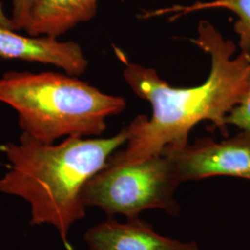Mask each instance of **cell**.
I'll return each mask as SVG.
<instances>
[{"mask_svg":"<svg viewBox=\"0 0 250 250\" xmlns=\"http://www.w3.org/2000/svg\"><path fill=\"white\" fill-rule=\"evenodd\" d=\"M190 41L211 61L208 76L198 86L176 88L154 69L125 64V82L135 95L151 104L152 116L134 118L135 128L126 148L112 154L118 161L135 163L161 154L165 147L184 148L192 129L203 121L228 136L226 117L241 103L249 88L250 54L241 51L233 57L235 44L206 20L199 21L197 37Z\"/></svg>","mask_w":250,"mask_h":250,"instance_id":"6da1fadb","label":"cell"},{"mask_svg":"<svg viewBox=\"0 0 250 250\" xmlns=\"http://www.w3.org/2000/svg\"><path fill=\"white\" fill-rule=\"evenodd\" d=\"M134 128L133 120L110 137L70 136L60 144L43 143L21 134L18 142L2 147L9 169L0 179V192L25 200L31 224L53 226L71 250L70 230L85 216L83 189L127 143Z\"/></svg>","mask_w":250,"mask_h":250,"instance_id":"7a4b0ae2","label":"cell"},{"mask_svg":"<svg viewBox=\"0 0 250 250\" xmlns=\"http://www.w3.org/2000/svg\"><path fill=\"white\" fill-rule=\"evenodd\" d=\"M0 102L15 110L22 134L43 143L62 137L99 136L107 120L122 113L126 101L76 76L58 72H6Z\"/></svg>","mask_w":250,"mask_h":250,"instance_id":"3957f363","label":"cell"},{"mask_svg":"<svg viewBox=\"0 0 250 250\" xmlns=\"http://www.w3.org/2000/svg\"><path fill=\"white\" fill-rule=\"evenodd\" d=\"M181 184L172 163L164 154L146 161L125 163L112 155L105 166L85 184L82 192L84 206L97 207L108 216L138 218L147 209L178 215L175 191Z\"/></svg>","mask_w":250,"mask_h":250,"instance_id":"277c9868","label":"cell"},{"mask_svg":"<svg viewBox=\"0 0 250 250\" xmlns=\"http://www.w3.org/2000/svg\"><path fill=\"white\" fill-rule=\"evenodd\" d=\"M179 183L213 176H230L250 181V134H238L215 142L209 137L198 138L181 149L165 147Z\"/></svg>","mask_w":250,"mask_h":250,"instance_id":"5b68a950","label":"cell"},{"mask_svg":"<svg viewBox=\"0 0 250 250\" xmlns=\"http://www.w3.org/2000/svg\"><path fill=\"white\" fill-rule=\"evenodd\" d=\"M0 59L50 65L72 76L84 73L89 64L76 42L54 36H22L4 27H0Z\"/></svg>","mask_w":250,"mask_h":250,"instance_id":"8992f818","label":"cell"},{"mask_svg":"<svg viewBox=\"0 0 250 250\" xmlns=\"http://www.w3.org/2000/svg\"><path fill=\"white\" fill-rule=\"evenodd\" d=\"M83 239L88 250H201L196 242L161 235L139 217L125 223L108 219L89 228Z\"/></svg>","mask_w":250,"mask_h":250,"instance_id":"52a82bcc","label":"cell"},{"mask_svg":"<svg viewBox=\"0 0 250 250\" xmlns=\"http://www.w3.org/2000/svg\"><path fill=\"white\" fill-rule=\"evenodd\" d=\"M100 0H38L24 30L29 36L60 37L97 15Z\"/></svg>","mask_w":250,"mask_h":250,"instance_id":"ba28073f","label":"cell"},{"mask_svg":"<svg viewBox=\"0 0 250 250\" xmlns=\"http://www.w3.org/2000/svg\"><path fill=\"white\" fill-rule=\"evenodd\" d=\"M214 9H228L237 16L233 28L239 37L238 45L241 51L248 53L250 45V0H211L208 2H195L188 6L173 5L162 9L143 10L138 15V18L149 20L170 15L169 20L172 21L190 13Z\"/></svg>","mask_w":250,"mask_h":250,"instance_id":"9c48e42d","label":"cell"},{"mask_svg":"<svg viewBox=\"0 0 250 250\" xmlns=\"http://www.w3.org/2000/svg\"><path fill=\"white\" fill-rule=\"evenodd\" d=\"M250 54V45L248 49ZM226 124L233 125L241 131L250 134V74L249 88L241 103L232 108L226 117Z\"/></svg>","mask_w":250,"mask_h":250,"instance_id":"30bf717a","label":"cell"},{"mask_svg":"<svg viewBox=\"0 0 250 250\" xmlns=\"http://www.w3.org/2000/svg\"><path fill=\"white\" fill-rule=\"evenodd\" d=\"M37 1L38 0H12L10 19L14 31L26 29Z\"/></svg>","mask_w":250,"mask_h":250,"instance_id":"8fae6325","label":"cell"},{"mask_svg":"<svg viewBox=\"0 0 250 250\" xmlns=\"http://www.w3.org/2000/svg\"><path fill=\"white\" fill-rule=\"evenodd\" d=\"M0 27L13 30V24H12L11 19L5 13L1 3H0Z\"/></svg>","mask_w":250,"mask_h":250,"instance_id":"7c38bea8","label":"cell"}]
</instances>
